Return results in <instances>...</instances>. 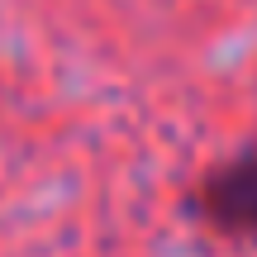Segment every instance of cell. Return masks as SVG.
I'll return each mask as SVG.
<instances>
[{
  "label": "cell",
  "mask_w": 257,
  "mask_h": 257,
  "mask_svg": "<svg viewBox=\"0 0 257 257\" xmlns=\"http://www.w3.org/2000/svg\"><path fill=\"white\" fill-rule=\"evenodd\" d=\"M191 210L205 229L224 238H257V143L233 153L195 186Z\"/></svg>",
  "instance_id": "cell-1"
}]
</instances>
